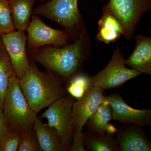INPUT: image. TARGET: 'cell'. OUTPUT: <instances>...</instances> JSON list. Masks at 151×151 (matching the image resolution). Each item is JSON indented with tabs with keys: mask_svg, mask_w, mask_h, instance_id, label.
<instances>
[{
	"mask_svg": "<svg viewBox=\"0 0 151 151\" xmlns=\"http://www.w3.org/2000/svg\"><path fill=\"white\" fill-rule=\"evenodd\" d=\"M15 30L8 0H0V32L6 34Z\"/></svg>",
	"mask_w": 151,
	"mask_h": 151,
	"instance_id": "44dd1931",
	"label": "cell"
},
{
	"mask_svg": "<svg viewBox=\"0 0 151 151\" xmlns=\"http://www.w3.org/2000/svg\"><path fill=\"white\" fill-rule=\"evenodd\" d=\"M98 26L97 39L106 44L116 41L124 34V29L119 19L103 7L102 16L98 21Z\"/></svg>",
	"mask_w": 151,
	"mask_h": 151,
	"instance_id": "2e32d148",
	"label": "cell"
},
{
	"mask_svg": "<svg viewBox=\"0 0 151 151\" xmlns=\"http://www.w3.org/2000/svg\"><path fill=\"white\" fill-rule=\"evenodd\" d=\"M116 132L120 151H151V143L142 127L127 125Z\"/></svg>",
	"mask_w": 151,
	"mask_h": 151,
	"instance_id": "7c38bea8",
	"label": "cell"
},
{
	"mask_svg": "<svg viewBox=\"0 0 151 151\" xmlns=\"http://www.w3.org/2000/svg\"><path fill=\"white\" fill-rule=\"evenodd\" d=\"M10 131L24 134L33 128L37 118L23 94L19 80L14 75L10 79L2 108Z\"/></svg>",
	"mask_w": 151,
	"mask_h": 151,
	"instance_id": "3957f363",
	"label": "cell"
},
{
	"mask_svg": "<svg viewBox=\"0 0 151 151\" xmlns=\"http://www.w3.org/2000/svg\"><path fill=\"white\" fill-rule=\"evenodd\" d=\"M19 82L30 107L37 114L68 94L60 77L50 71H41L30 60L28 70Z\"/></svg>",
	"mask_w": 151,
	"mask_h": 151,
	"instance_id": "7a4b0ae2",
	"label": "cell"
},
{
	"mask_svg": "<svg viewBox=\"0 0 151 151\" xmlns=\"http://www.w3.org/2000/svg\"><path fill=\"white\" fill-rule=\"evenodd\" d=\"M103 8L119 19L124 29L123 35L131 40L141 17L151 10V0H109Z\"/></svg>",
	"mask_w": 151,
	"mask_h": 151,
	"instance_id": "5b68a950",
	"label": "cell"
},
{
	"mask_svg": "<svg viewBox=\"0 0 151 151\" xmlns=\"http://www.w3.org/2000/svg\"><path fill=\"white\" fill-rule=\"evenodd\" d=\"M104 101L111 107L113 120L126 125L139 127L151 126V110H139L127 105L120 94L113 93Z\"/></svg>",
	"mask_w": 151,
	"mask_h": 151,
	"instance_id": "30bf717a",
	"label": "cell"
},
{
	"mask_svg": "<svg viewBox=\"0 0 151 151\" xmlns=\"http://www.w3.org/2000/svg\"><path fill=\"white\" fill-rule=\"evenodd\" d=\"M1 32H0V44L2 43L1 39Z\"/></svg>",
	"mask_w": 151,
	"mask_h": 151,
	"instance_id": "4316f807",
	"label": "cell"
},
{
	"mask_svg": "<svg viewBox=\"0 0 151 151\" xmlns=\"http://www.w3.org/2000/svg\"><path fill=\"white\" fill-rule=\"evenodd\" d=\"M83 127H76L70 151H86L84 147Z\"/></svg>",
	"mask_w": 151,
	"mask_h": 151,
	"instance_id": "cb8c5ba5",
	"label": "cell"
},
{
	"mask_svg": "<svg viewBox=\"0 0 151 151\" xmlns=\"http://www.w3.org/2000/svg\"><path fill=\"white\" fill-rule=\"evenodd\" d=\"M78 3V0H49L33 9L32 15L42 16L58 23L65 28L70 41L73 42L86 26Z\"/></svg>",
	"mask_w": 151,
	"mask_h": 151,
	"instance_id": "277c9868",
	"label": "cell"
},
{
	"mask_svg": "<svg viewBox=\"0 0 151 151\" xmlns=\"http://www.w3.org/2000/svg\"><path fill=\"white\" fill-rule=\"evenodd\" d=\"M65 86L68 94L78 100L92 86L90 76L83 72L73 76Z\"/></svg>",
	"mask_w": 151,
	"mask_h": 151,
	"instance_id": "ffe728a7",
	"label": "cell"
},
{
	"mask_svg": "<svg viewBox=\"0 0 151 151\" xmlns=\"http://www.w3.org/2000/svg\"><path fill=\"white\" fill-rule=\"evenodd\" d=\"M15 29L26 31L32 16L35 0H8Z\"/></svg>",
	"mask_w": 151,
	"mask_h": 151,
	"instance_id": "e0dca14e",
	"label": "cell"
},
{
	"mask_svg": "<svg viewBox=\"0 0 151 151\" xmlns=\"http://www.w3.org/2000/svg\"><path fill=\"white\" fill-rule=\"evenodd\" d=\"M125 61L121 48L118 47L113 50L111 59L105 68L90 76L92 86L103 90L113 89L142 74L133 68L126 67Z\"/></svg>",
	"mask_w": 151,
	"mask_h": 151,
	"instance_id": "52a82bcc",
	"label": "cell"
},
{
	"mask_svg": "<svg viewBox=\"0 0 151 151\" xmlns=\"http://www.w3.org/2000/svg\"><path fill=\"white\" fill-rule=\"evenodd\" d=\"M39 1H40L42 2H46L47 1H49V0H39Z\"/></svg>",
	"mask_w": 151,
	"mask_h": 151,
	"instance_id": "484cf974",
	"label": "cell"
},
{
	"mask_svg": "<svg viewBox=\"0 0 151 151\" xmlns=\"http://www.w3.org/2000/svg\"><path fill=\"white\" fill-rule=\"evenodd\" d=\"M24 134L10 132L0 143V151H17Z\"/></svg>",
	"mask_w": 151,
	"mask_h": 151,
	"instance_id": "603a6c76",
	"label": "cell"
},
{
	"mask_svg": "<svg viewBox=\"0 0 151 151\" xmlns=\"http://www.w3.org/2000/svg\"><path fill=\"white\" fill-rule=\"evenodd\" d=\"M33 129L36 133L41 151H70V148L63 144L56 130L43 124L38 117Z\"/></svg>",
	"mask_w": 151,
	"mask_h": 151,
	"instance_id": "5bb4252c",
	"label": "cell"
},
{
	"mask_svg": "<svg viewBox=\"0 0 151 151\" xmlns=\"http://www.w3.org/2000/svg\"><path fill=\"white\" fill-rule=\"evenodd\" d=\"M15 75L12 61L2 43L0 44V108L2 109L10 78Z\"/></svg>",
	"mask_w": 151,
	"mask_h": 151,
	"instance_id": "d6986e66",
	"label": "cell"
},
{
	"mask_svg": "<svg viewBox=\"0 0 151 151\" xmlns=\"http://www.w3.org/2000/svg\"><path fill=\"white\" fill-rule=\"evenodd\" d=\"M10 132L5 121L2 109L0 108V143L6 138Z\"/></svg>",
	"mask_w": 151,
	"mask_h": 151,
	"instance_id": "d4e9b609",
	"label": "cell"
},
{
	"mask_svg": "<svg viewBox=\"0 0 151 151\" xmlns=\"http://www.w3.org/2000/svg\"><path fill=\"white\" fill-rule=\"evenodd\" d=\"M76 101L74 97L67 94L50 105L41 116L42 118L47 119V125L56 130L63 144L70 148L74 129L72 109Z\"/></svg>",
	"mask_w": 151,
	"mask_h": 151,
	"instance_id": "8992f818",
	"label": "cell"
},
{
	"mask_svg": "<svg viewBox=\"0 0 151 151\" xmlns=\"http://www.w3.org/2000/svg\"><path fill=\"white\" fill-rule=\"evenodd\" d=\"M136 45L132 54L125 60V64L141 73L151 75V37L135 35Z\"/></svg>",
	"mask_w": 151,
	"mask_h": 151,
	"instance_id": "4fadbf2b",
	"label": "cell"
},
{
	"mask_svg": "<svg viewBox=\"0 0 151 151\" xmlns=\"http://www.w3.org/2000/svg\"><path fill=\"white\" fill-rule=\"evenodd\" d=\"M1 37L2 43L10 58L16 77L18 80H20L29 67L25 31L15 30L9 33L1 34Z\"/></svg>",
	"mask_w": 151,
	"mask_h": 151,
	"instance_id": "9c48e42d",
	"label": "cell"
},
{
	"mask_svg": "<svg viewBox=\"0 0 151 151\" xmlns=\"http://www.w3.org/2000/svg\"><path fill=\"white\" fill-rule=\"evenodd\" d=\"M84 147L88 151H120L113 134H100L89 130L83 132Z\"/></svg>",
	"mask_w": 151,
	"mask_h": 151,
	"instance_id": "ac0fdd59",
	"label": "cell"
},
{
	"mask_svg": "<svg viewBox=\"0 0 151 151\" xmlns=\"http://www.w3.org/2000/svg\"><path fill=\"white\" fill-rule=\"evenodd\" d=\"M105 96L104 90L97 86H92L81 98L76 100L72 109L73 128L84 127L90 116L94 113Z\"/></svg>",
	"mask_w": 151,
	"mask_h": 151,
	"instance_id": "8fae6325",
	"label": "cell"
},
{
	"mask_svg": "<svg viewBox=\"0 0 151 151\" xmlns=\"http://www.w3.org/2000/svg\"><path fill=\"white\" fill-rule=\"evenodd\" d=\"M111 120H113V118L111 107L103 100L85 125L90 132L100 134L113 135L117 132V129L110 124Z\"/></svg>",
	"mask_w": 151,
	"mask_h": 151,
	"instance_id": "9a60e30c",
	"label": "cell"
},
{
	"mask_svg": "<svg viewBox=\"0 0 151 151\" xmlns=\"http://www.w3.org/2000/svg\"><path fill=\"white\" fill-rule=\"evenodd\" d=\"M40 151V147L36 133L32 128L24 134L17 151Z\"/></svg>",
	"mask_w": 151,
	"mask_h": 151,
	"instance_id": "7402d4cb",
	"label": "cell"
},
{
	"mask_svg": "<svg viewBox=\"0 0 151 151\" xmlns=\"http://www.w3.org/2000/svg\"><path fill=\"white\" fill-rule=\"evenodd\" d=\"M91 37L86 27L79 37L64 46L46 45L27 52L29 60L38 63L58 76L66 85L73 76L84 72V63L92 49Z\"/></svg>",
	"mask_w": 151,
	"mask_h": 151,
	"instance_id": "6da1fadb",
	"label": "cell"
},
{
	"mask_svg": "<svg viewBox=\"0 0 151 151\" xmlns=\"http://www.w3.org/2000/svg\"><path fill=\"white\" fill-rule=\"evenodd\" d=\"M26 31L27 52L46 45L64 46L70 41L69 35L65 29L52 28L36 15L32 16Z\"/></svg>",
	"mask_w": 151,
	"mask_h": 151,
	"instance_id": "ba28073f",
	"label": "cell"
}]
</instances>
